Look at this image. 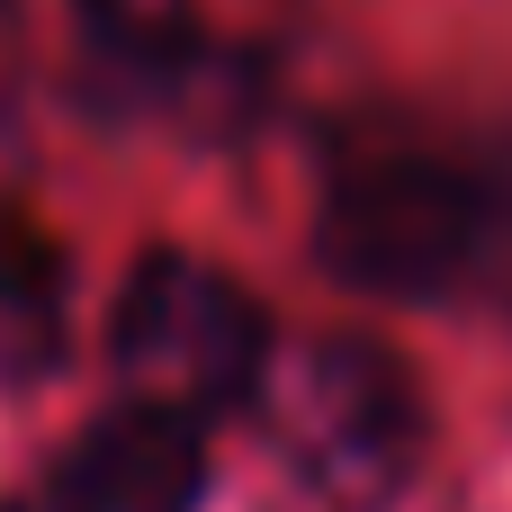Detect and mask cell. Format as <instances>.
Masks as SVG:
<instances>
[{
  "instance_id": "cell-1",
  "label": "cell",
  "mask_w": 512,
  "mask_h": 512,
  "mask_svg": "<svg viewBox=\"0 0 512 512\" xmlns=\"http://www.w3.org/2000/svg\"><path fill=\"white\" fill-rule=\"evenodd\" d=\"M306 252L351 297L512 324V171L450 153H351L315 198Z\"/></svg>"
},
{
  "instance_id": "cell-2",
  "label": "cell",
  "mask_w": 512,
  "mask_h": 512,
  "mask_svg": "<svg viewBox=\"0 0 512 512\" xmlns=\"http://www.w3.org/2000/svg\"><path fill=\"white\" fill-rule=\"evenodd\" d=\"M243 414H261L270 459L324 512H396L432 450V405L414 369L369 333L279 342Z\"/></svg>"
},
{
  "instance_id": "cell-3",
  "label": "cell",
  "mask_w": 512,
  "mask_h": 512,
  "mask_svg": "<svg viewBox=\"0 0 512 512\" xmlns=\"http://www.w3.org/2000/svg\"><path fill=\"white\" fill-rule=\"evenodd\" d=\"M279 351V324L270 306L216 270L207 252H180V243H153L135 252V270L117 279V306H108V369L135 405H162L180 423H225L252 405L261 369Z\"/></svg>"
},
{
  "instance_id": "cell-4",
  "label": "cell",
  "mask_w": 512,
  "mask_h": 512,
  "mask_svg": "<svg viewBox=\"0 0 512 512\" xmlns=\"http://www.w3.org/2000/svg\"><path fill=\"white\" fill-rule=\"evenodd\" d=\"M216 486V459H207V432L162 414V405H135L117 396L99 423L72 432V450L54 459V504L63 512H198Z\"/></svg>"
},
{
  "instance_id": "cell-5",
  "label": "cell",
  "mask_w": 512,
  "mask_h": 512,
  "mask_svg": "<svg viewBox=\"0 0 512 512\" xmlns=\"http://www.w3.org/2000/svg\"><path fill=\"white\" fill-rule=\"evenodd\" d=\"M72 342V252L36 216H0V387H36Z\"/></svg>"
},
{
  "instance_id": "cell-6",
  "label": "cell",
  "mask_w": 512,
  "mask_h": 512,
  "mask_svg": "<svg viewBox=\"0 0 512 512\" xmlns=\"http://www.w3.org/2000/svg\"><path fill=\"white\" fill-rule=\"evenodd\" d=\"M0 512H63L54 495H0Z\"/></svg>"
}]
</instances>
